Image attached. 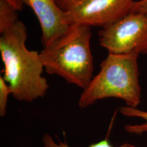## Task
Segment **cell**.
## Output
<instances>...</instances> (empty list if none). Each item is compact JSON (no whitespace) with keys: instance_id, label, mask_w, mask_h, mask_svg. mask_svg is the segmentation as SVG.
Wrapping results in <instances>:
<instances>
[{"instance_id":"obj_8","label":"cell","mask_w":147,"mask_h":147,"mask_svg":"<svg viewBox=\"0 0 147 147\" xmlns=\"http://www.w3.org/2000/svg\"><path fill=\"white\" fill-rule=\"evenodd\" d=\"M57 140H55L52 137V136L49 134H45L42 137V142H43L44 146L45 147H71L69 146L67 142L65 140L64 142L56 136ZM88 147H114L113 145L110 144V141L108 140V137H106L105 138L100 140L96 143H93L89 145Z\"/></svg>"},{"instance_id":"obj_3","label":"cell","mask_w":147,"mask_h":147,"mask_svg":"<svg viewBox=\"0 0 147 147\" xmlns=\"http://www.w3.org/2000/svg\"><path fill=\"white\" fill-rule=\"evenodd\" d=\"M138 57L108 53L100 63L99 72L82 92L79 107L86 108L99 100L118 98L124 100L127 106L137 108L141 100Z\"/></svg>"},{"instance_id":"obj_11","label":"cell","mask_w":147,"mask_h":147,"mask_svg":"<svg viewBox=\"0 0 147 147\" xmlns=\"http://www.w3.org/2000/svg\"><path fill=\"white\" fill-rule=\"evenodd\" d=\"M79 0H56L57 3L58 5L63 9V10H66L67 8H69L71 5H72L74 3H75Z\"/></svg>"},{"instance_id":"obj_9","label":"cell","mask_w":147,"mask_h":147,"mask_svg":"<svg viewBox=\"0 0 147 147\" xmlns=\"http://www.w3.org/2000/svg\"><path fill=\"white\" fill-rule=\"evenodd\" d=\"M12 89L5 82L3 76H0V116L4 117L6 114L8 100L10 95H12Z\"/></svg>"},{"instance_id":"obj_5","label":"cell","mask_w":147,"mask_h":147,"mask_svg":"<svg viewBox=\"0 0 147 147\" xmlns=\"http://www.w3.org/2000/svg\"><path fill=\"white\" fill-rule=\"evenodd\" d=\"M138 0H79L65 10L66 25H85L106 28L131 11Z\"/></svg>"},{"instance_id":"obj_2","label":"cell","mask_w":147,"mask_h":147,"mask_svg":"<svg viewBox=\"0 0 147 147\" xmlns=\"http://www.w3.org/2000/svg\"><path fill=\"white\" fill-rule=\"evenodd\" d=\"M91 36V27L69 25L64 34L43 47L40 53L46 71L85 89L93 78Z\"/></svg>"},{"instance_id":"obj_12","label":"cell","mask_w":147,"mask_h":147,"mask_svg":"<svg viewBox=\"0 0 147 147\" xmlns=\"http://www.w3.org/2000/svg\"><path fill=\"white\" fill-rule=\"evenodd\" d=\"M5 1H7L8 2L10 3V4L13 5L14 7H15L18 11L22 10V8H23V5L22 4V3L21 2L20 0H5Z\"/></svg>"},{"instance_id":"obj_10","label":"cell","mask_w":147,"mask_h":147,"mask_svg":"<svg viewBox=\"0 0 147 147\" xmlns=\"http://www.w3.org/2000/svg\"><path fill=\"white\" fill-rule=\"evenodd\" d=\"M131 12L147 14V0H138L136 1Z\"/></svg>"},{"instance_id":"obj_6","label":"cell","mask_w":147,"mask_h":147,"mask_svg":"<svg viewBox=\"0 0 147 147\" xmlns=\"http://www.w3.org/2000/svg\"><path fill=\"white\" fill-rule=\"evenodd\" d=\"M34 11L40 25L43 47L64 34L68 29L63 20L64 12L56 0H20Z\"/></svg>"},{"instance_id":"obj_7","label":"cell","mask_w":147,"mask_h":147,"mask_svg":"<svg viewBox=\"0 0 147 147\" xmlns=\"http://www.w3.org/2000/svg\"><path fill=\"white\" fill-rule=\"evenodd\" d=\"M120 113L127 117H138L144 119L145 122L140 125H127L125 129L128 133L134 134H142L147 132V111L131 108L129 106H123L120 108Z\"/></svg>"},{"instance_id":"obj_4","label":"cell","mask_w":147,"mask_h":147,"mask_svg":"<svg viewBox=\"0 0 147 147\" xmlns=\"http://www.w3.org/2000/svg\"><path fill=\"white\" fill-rule=\"evenodd\" d=\"M100 45L115 54H147V14L130 12L99 32Z\"/></svg>"},{"instance_id":"obj_1","label":"cell","mask_w":147,"mask_h":147,"mask_svg":"<svg viewBox=\"0 0 147 147\" xmlns=\"http://www.w3.org/2000/svg\"><path fill=\"white\" fill-rule=\"evenodd\" d=\"M26 26L18 14L0 21V53L3 78L12 95L21 102H32L47 93L49 85L42 76L45 69L40 53L27 49Z\"/></svg>"}]
</instances>
